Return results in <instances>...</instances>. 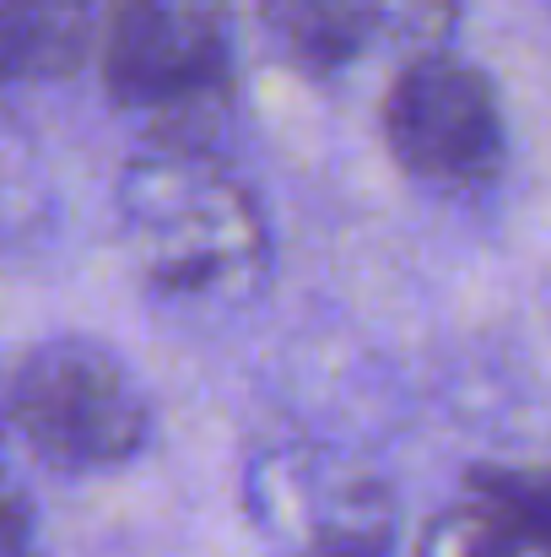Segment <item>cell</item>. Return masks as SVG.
<instances>
[{"label":"cell","mask_w":551,"mask_h":557,"mask_svg":"<svg viewBox=\"0 0 551 557\" xmlns=\"http://www.w3.org/2000/svg\"><path fill=\"white\" fill-rule=\"evenodd\" d=\"M384 141L416 185L476 189L509 158L503 98L471 60L416 49L384 98Z\"/></svg>","instance_id":"obj_3"},{"label":"cell","mask_w":551,"mask_h":557,"mask_svg":"<svg viewBox=\"0 0 551 557\" xmlns=\"http://www.w3.org/2000/svg\"><path fill=\"white\" fill-rule=\"evenodd\" d=\"M367 22V38H389L416 49H443L460 22V0H352Z\"/></svg>","instance_id":"obj_8"},{"label":"cell","mask_w":551,"mask_h":557,"mask_svg":"<svg viewBox=\"0 0 551 557\" xmlns=\"http://www.w3.org/2000/svg\"><path fill=\"white\" fill-rule=\"evenodd\" d=\"M114 211L136 276L163 304H243L271 271L265 211L211 147L147 141L114 185Z\"/></svg>","instance_id":"obj_1"},{"label":"cell","mask_w":551,"mask_h":557,"mask_svg":"<svg viewBox=\"0 0 551 557\" xmlns=\"http://www.w3.org/2000/svg\"><path fill=\"white\" fill-rule=\"evenodd\" d=\"M249 515L292 542L298 557H389L400 509L389 487L336 455L320 449H271L243 476Z\"/></svg>","instance_id":"obj_4"},{"label":"cell","mask_w":551,"mask_h":557,"mask_svg":"<svg viewBox=\"0 0 551 557\" xmlns=\"http://www.w3.org/2000/svg\"><path fill=\"white\" fill-rule=\"evenodd\" d=\"M254 5L276 49L314 76L352 65L367 49V22L352 0H254Z\"/></svg>","instance_id":"obj_7"},{"label":"cell","mask_w":551,"mask_h":557,"mask_svg":"<svg viewBox=\"0 0 551 557\" xmlns=\"http://www.w3.org/2000/svg\"><path fill=\"white\" fill-rule=\"evenodd\" d=\"M98 44V0H0V87L60 82Z\"/></svg>","instance_id":"obj_6"},{"label":"cell","mask_w":551,"mask_h":557,"mask_svg":"<svg viewBox=\"0 0 551 557\" xmlns=\"http://www.w3.org/2000/svg\"><path fill=\"white\" fill-rule=\"evenodd\" d=\"M551 487L541 466H476L427 525L416 557H547Z\"/></svg>","instance_id":"obj_5"},{"label":"cell","mask_w":551,"mask_h":557,"mask_svg":"<svg viewBox=\"0 0 551 557\" xmlns=\"http://www.w3.org/2000/svg\"><path fill=\"white\" fill-rule=\"evenodd\" d=\"M0 557H43L38 553L33 504H27V493L11 476H0Z\"/></svg>","instance_id":"obj_9"},{"label":"cell","mask_w":551,"mask_h":557,"mask_svg":"<svg viewBox=\"0 0 551 557\" xmlns=\"http://www.w3.org/2000/svg\"><path fill=\"white\" fill-rule=\"evenodd\" d=\"M0 438H5V422H0ZM0 471H5V466H0Z\"/></svg>","instance_id":"obj_10"},{"label":"cell","mask_w":551,"mask_h":557,"mask_svg":"<svg viewBox=\"0 0 551 557\" xmlns=\"http://www.w3.org/2000/svg\"><path fill=\"white\" fill-rule=\"evenodd\" d=\"M0 422L54 471H114L152 438L136 373L87 336H54L0 373Z\"/></svg>","instance_id":"obj_2"}]
</instances>
